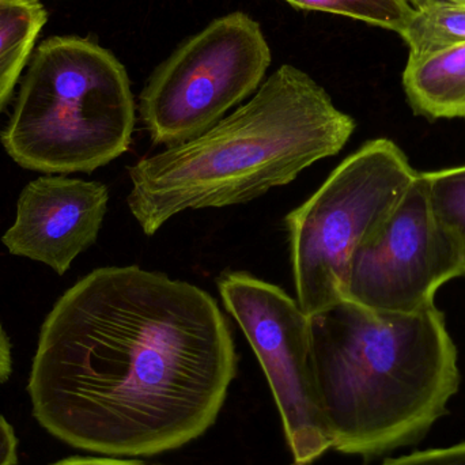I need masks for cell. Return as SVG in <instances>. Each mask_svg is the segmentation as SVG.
I'll return each mask as SVG.
<instances>
[{
  "mask_svg": "<svg viewBox=\"0 0 465 465\" xmlns=\"http://www.w3.org/2000/svg\"><path fill=\"white\" fill-rule=\"evenodd\" d=\"M235 371L231 327L209 292L136 265L104 267L49 312L27 391L60 441L153 456L207 431Z\"/></svg>",
  "mask_w": 465,
  "mask_h": 465,
  "instance_id": "1",
  "label": "cell"
},
{
  "mask_svg": "<svg viewBox=\"0 0 465 465\" xmlns=\"http://www.w3.org/2000/svg\"><path fill=\"white\" fill-rule=\"evenodd\" d=\"M355 127L312 76L281 65L231 116L134 163L128 207L153 235L184 212L249 203L338 154Z\"/></svg>",
  "mask_w": 465,
  "mask_h": 465,
  "instance_id": "2",
  "label": "cell"
},
{
  "mask_svg": "<svg viewBox=\"0 0 465 465\" xmlns=\"http://www.w3.org/2000/svg\"><path fill=\"white\" fill-rule=\"evenodd\" d=\"M311 319L317 404L332 450L376 456L422 439L460 384L436 308L381 313L351 301Z\"/></svg>",
  "mask_w": 465,
  "mask_h": 465,
  "instance_id": "3",
  "label": "cell"
},
{
  "mask_svg": "<svg viewBox=\"0 0 465 465\" xmlns=\"http://www.w3.org/2000/svg\"><path fill=\"white\" fill-rule=\"evenodd\" d=\"M134 127L124 65L89 38L60 35L33 52L0 141L27 171L92 173L130 149Z\"/></svg>",
  "mask_w": 465,
  "mask_h": 465,
  "instance_id": "4",
  "label": "cell"
},
{
  "mask_svg": "<svg viewBox=\"0 0 465 465\" xmlns=\"http://www.w3.org/2000/svg\"><path fill=\"white\" fill-rule=\"evenodd\" d=\"M417 172L390 139L366 142L287 215L292 281L306 316L347 301L357 249L398 206Z\"/></svg>",
  "mask_w": 465,
  "mask_h": 465,
  "instance_id": "5",
  "label": "cell"
},
{
  "mask_svg": "<svg viewBox=\"0 0 465 465\" xmlns=\"http://www.w3.org/2000/svg\"><path fill=\"white\" fill-rule=\"evenodd\" d=\"M271 64L259 22L248 14L213 21L153 73L139 114L155 144L176 146L214 127L256 92Z\"/></svg>",
  "mask_w": 465,
  "mask_h": 465,
  "instance_id": "6",
  "label": "cell"
},
{
  "mask_svg": "<svg viewBox=\"0 0 465 465\" xmlns=\"http://www.w3.org/2000/svg\"><path fill=\"white\" fill-rule=\"evenodd\" d=\"M218 289L253 349L278 407L292 465H311L332 448L317 404L311 319L281 287L242 271Z\"/></svg>",
  "mask_w": 465,
  "mask_h": 465,
  "instance_id": "7",
  "label": "cell"
},
{
  "mask_svg": "<svg viewBox=\"0 0 465 465\" xmlns=\"http://www.w3.org/2000/svg\"><path fill=\"white\" fill-rule=\"evenodd\" d=\"M465 275L458 241L437 220L423 173L352 256L347 301L381 313L434 306L442 284Z\"/></svg>",
  "mask_w": 465,
  "mask_h": 465,
  "instance_id": "8",
  "label": "cell"
},
{
  "mask_svg": "<svg viewBox=\"0 0 465 465\" xmlns=\"http://www.w3.org/2000/svg\"><path fill=\"white\" fill-rule=\"evenodd\" d=\"M108 202L103 183L40 177L22 190L15 223L2 242L14 256L43 262L64 275L74 260L97 241Z\"/></svg>",
  "mask_w": 465,
  "mask_h": 465,
  "instance_id": "9",
  "label": "cell"
},
{
  "mask_svg": "<svg viewBox=\"0 0 465 465\" xmlns=\"http://www.w3.org/2000/svg\"><path fill=\"white\" fill-rule=\"evenodd\" d=\"M403 86L415 114L430 120L465 119V43L407 63Z\"/></svg>",
  "mask_w": 465,
  "mask_h": 465,
  "instance_id": "10",
  "label": "cell"
},
{
  "mask_svg": "<svg viewBox=\"0 0 465 465\" xmlns=\"http://www.w3.org/2000/svg\"><path fill=\"white\" fill-rule=\"evenodd\" d=\"M46 19L40 0H0V114L32 59Z\"/></svg>",
  "mask_w": 465,
  "mask_h": 465,
  "instance_id": "11",
  "label": "cell"
},
{
  "mask_svg": "<svg viewBox=\"0 0 465 465\" xmlns=\"http://www.w3.org/2000/svg\"><path fill=\"white\" fill-rule=\"evenodd\" d=\"M409 62H420L465 43V5L450 0H420L401 32Z\"/></svg>",
  "mask_w": 465,
  "mask_h": 465,
  "instance_id": "12",
  "label": "cell"
},
{
  "mask_svg": "<svg viewBox=\"0 0 465 465\" xmlns=\"http://www.w3.org/2000/svg\"><path fill=\"white\" fill-rule=\"evenodd\" d=\"M301 10L349 16L401 35L414 13L410 0H284Z\"/></svg>",
  "mask_w": 465,
  "mask_h": 465,
  "instance_id": "13",
  "label": "cell"
},
{
  "mask_svg": "<svg viewBox=\"0 0 465 465\" xmlns=\"http://www.w3.org/2000/svg\"><path fill=\"white\" fill-rule=\"evenodd\" d=\"M437 220L458 241L465 270V166L423 173Z\"/></svg>",
  "mask_w": 465,
  "mask_h": 465,
  "instance_id": "14",
  "label": "cell"
},
{
  "mask_svg": "<svg viewBox=\"0 0 465 465\" xmlns=\"http://www.w3.org/2000/svg\"><path fill=\"white\" fill-rule=\"evenodd\" d=\"M381 465H465V442L440 450H423L390 459Z\"/></svg>",
  "mask_w": 465,
  "mask_h": 465,
  "instance_id": "15",
  "label": "cell"
},
{
  "mask_svg": "<svg viewBox=\"0 0 465 465\" xmlns=\"http://www.w3.org/2000/svg\"><path fill=\"white\" fill-rule=\"evenodd\" d=\"M18 463V440L13 426L0 415V465Z\"/></svg>",
  "mask_w": 465,
  "mask_h": 465,
  "instance_id": "16",
  "label": "cell"
},
{
  "mask_svg": "<svg viewBox=\"0 0 465 465\" xmlns=\"http://www.w3.org/2000/svg\"><path fill=\"white\" fill-rule=\"evenodd\" d=\"M13 373V347L10 338L0 322V384L7 381Z\"/></svg>",
  "mask_w": 465,
  "mask_h": 465,
  "instance_id": "17",
  "label": "cell"
},
{
  "mask_svg": "<svg viewBox=\"0 0 465 465\" xmlns=\"http://www.w3.org/2000/svg\"><path fill=\"white\" fill-rule=\"evenodd\" d=\"M52 465H144L138 461L122 460L114 458H71Z\"/></svg>",
  "mask_w": 465,
  "mask_h": 465,
  "instance_id": "18",
  "label": "cell"
},
{
  "mask_svg": "<svg viewBox=\"0 0 465 465\" xmlns=\"http://www.w3.org/2000/svg\"><path fill=\"white\" fill-rule=\"evenodd\" d=\"M450 2L459 3V5H465V0H450Z\"/></svg>",
  "mask_w": 465,
  "mask_h": 465,
  "instance_id": "19",
  "label": "cell"
},
{
  "mask_svg": "<svg viewBox=\"0 0 465 465\" xmlns=\"http://www.w3.org/2000/svg\"><path fill=\"white\" fill-rule=\"evenodd\" d=\"M420 0H410V3H411L412 5V7H414L415 5H418V3H420Z\"/></svg>",
  "mask_w": 465,
  "mask_h": 465,
  "instance_id": "20",
  "label": "cell"
}]
</instances>
